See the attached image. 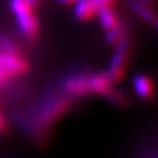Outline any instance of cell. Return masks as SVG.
Here are the masks:
<instances>
[{"mask_svg": "<svg viewBox=\"0 0 158 158\" xmlns=\"http://www.w3.org/2000/svg\"><path fill=\"white\" fill-rule=\"evenodd\" d=\"M9 8L21 34L27 39L36 36L39 22L34 13V6L31 5L29 0H9Z\"/></svg>", "mask_w": 158, "mask_h": 158, "instance_id": "1", "label": "cell"}, {"mask_svg": "<svg viewBox=\"0 0 158 158\" xmlns=\"http://www.w3.org/2000/svg\"><path fill=\"white\" fill-rule=\"evenodd\" d=\"M96 15H98L100 25L106 30H110L118 24V20L112 7H99Z\"/></svg>", "mask_w": 158, "mask_h": 158, "instance_id": "7", "label": "cell"}, {"mask_svg": "<svg viewBox=\"0 0 158 158\" xmlns=\"http://www.w3.org/2000/svg\"><path fill=\"white\" fill-rule=\"evenodd\" d=\"M99 5L97 0H77L74 2L75 17L79 20H89L97 15Z\"/></svg>", "mask_w": 158, "mask_h": 158, "instance_id": "4", "label": "cell"}, {"mask_svg": "<svg viewBox=\"0 0 158 158\" xmlns=\"http://www.w3.org/2000/svg\"><path fill=\"white\" fill-rule=\"evenodd\" d=\"M123 35H125V30H124L123 25L118 23L116 27H112L110 30H106V41L110 44H115Z\"/></svg>", "mask_w": 158, "mask_h": 158, "instance_id": "8", "label": "cell"}, {"mask_svg": "<svg viewBox=\"0 0 158 158\" xmlns=\"http://www.w3.org/2000/svg\"><path fill=\"white\" fill-rule=\"evenodd\" d=\"M64 89L72 96H86L91 92L89 76L86 74H74L65 79Z\"/></svg>", "mask_w": 158, "mask_h": 158, "instance_id": "2", "label": "cell"}, {"mask_svg": "<svg viewBox=\"0 0 158 158\" xmlns=\"http://www.w3.org/2000/svg\"><path fill=\"white\" fill-rule=\"evenodd\" d=\"M132 84H133V88L135 90V92L141 98H148V97L152 96L153 84H152V80L147 76L141 74L136 75V76L133 77Z\"/></svg>", "mask_w": 158, "mask_h": 158, "instance_id": "6", "label": "cell"}, {"mask_svg": "<svg viewBox=\"0 0 158 158\" xmlns=\"http://www.w3.org/2000/svg\"><path fill=\"white\" fill-rule=\"evenodd\" d=\"M139 1H142V2H145V3H148V1H149V0H139Z\"/></svg>", "mask_w": 158, "mask_h": 158, "instance_id": "12", "label": "cell"}, {"mask_svg": "<svg viewBox=\"0 0 158 158\" xmlns=\"http://www.w3.org/2000/svg\"><path fill=\"white\" fill-rule=\"evenodd\" d=\"M5 130V122H3V118L0 114V132H2Z\"/></svg>", "mask_w": 158, "mask_h": 158, "instance_id": "10", "label": "cell"}, {"mask_svg": "<svg viewBox=\"0 0 158 158\" xmlns=\"http://www.w3.org/2000/svg\"><path fill=\"white\" fill-rule=\"evenodd\" d=\"M29 1H30V3H31V5H32V6H34V7H36V6L39 5V3L41 2L42 0H29Z\"/></svg>", "mask_w": 158, "mask_h": 158, "instance_id": "11", "label": "cell"}, {"mask_svg": "<svg viewBox=\"0 0 158 158\" xmlns=\"http://www.w3.org/2000/svg\"><path fill=\"white\" fill-rule=\"evenodd\" d=\"M99 7H113L114 0H97Z\"/></svg>", "mask_w": 158, "mask_h": 158, "instance_id": "9", "label": "cell"}, {"mask_svg": "<svg viewBox=\"0 0 158 158\" xmlns=\"http://www.w3.org/2000/svg\"><path fill=\"white\" fill-rule=\"evenodd\" d=\"M128 46H130V42H128V39L125 34L115 43V48H114L113 54L110 58L108 69L115 70V72H122L124 64L126 62V58H127Z\"/></svg>", "mask_w": 158, "mask_h": 158, "instance_id": "3", "label": "cell"}, {"mask_svg": "<svg viewBox=\"0 0 158 158\" xmlns=\"http://www.w3.org/2000/svg\"><path fill=\"white\" fill-rule=\"evenodd\" d=\"M128 5H130L131 9L133 10L138 17L142 18L144 21H146L149 24H153L154 27H156L157 20H156L155 15H154V12L151 10V8H148L147 3L142 2L139 0H130Z\"/></svg>", "mask_w": 158, "mask_h": 158, "instance_id": "5", "label": "cell"}]
</instances>
